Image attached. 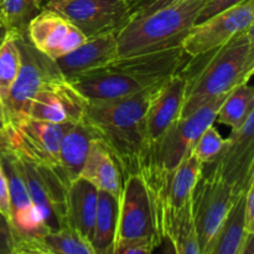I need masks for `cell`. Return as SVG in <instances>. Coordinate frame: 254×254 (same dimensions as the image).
Returning <instances> with one entry per match:
<instances>
[{"label":"cell","mask_w":254,"mask_h":254,"mask_svg":"<svg viewBox=\"0 0 254 254\" xmlns=\"http://www.w3.org/2000/svg\"><path fill=\"white\" fill-rule=\"evenodd\" d=\"M192 57L181 46L149 54L117 57L114 61L69 78L88 103L108 102L140 93L181 73Z\"/></svg>","instance_id":"cell-1"},{"label":"cell","mask_w":254,"mask_h":254,"mask_svg":"<svg viewBox=\"0 0 254 254\" xmlns=\"http://www.w3.org/2000/svg\"><path fill=\"white\" fill-rule=\"evenodd\" d=\"M161 84L113 101L87 102L83 121L108 149L123 179L140 174L145 163L148 148L144 118L156 89Z\"/></svg>","instance_id":"cell-2"},{"label":"cell","mask_w":254,"mask_h":254,"mask_svg":"<svg viewBox=\"0 0 254 254\" xmlns=\"http://www.w3.org/2000/svg\"><path fill=\"white\" fill-rule=\"evenodd\" d=\"M197 59V66L189 62L185 101L180 117H186L217 97L226 96L236 87L248 83L254 72L253 26L227 44Z\"/></svg>","instance_id":"cell-3"},{"label":"cell","mask_w":254,"mask_h":254,"mask_svg":"<svg viewBox=\"0 0 254 254\" xmlns=\"http://www.w3.org/2000/svg\"><path fill=\"white\" fill-rule=\"evenodd\" d=\"M205 0H181L129 20L117 32L118 57L149 54L179 47L195 25Z\"/></svg>","instance_id":"cell-4"},{"label":"cell","mask_w":254,"mask_h":254,"mask_svg":"<svg viewBox=\"0 0 254 254\" xmlns=\"http://www.w3.org/2000/svg\"><path fill=\"white\" fill-rule=\"evenodd\" d=\"M226 96L212 99L189 116L179 117L151 146L140 175L145 180H163L173 175L196 139L206 128L215 124L218 108Z\"/></svg>","instance_id":"cell-5"},{"label":"cell","mask_w":254,"mask_h":254,"mask_svg":"<svg viewBox=\"0 0 254 254\" xmlns=\"http://www.w3.org/2000/svg\"><path fill=\"white\" fill-rule=\"evenodd\" d=\"M20 51V69L2 103L6 122L20 114H26L32 97L50 82L62 78L56 61L40 52L26 35H12Z\"/></svg>","instance_id":"cell-6"},{"label":"cell","mask_w":254,"mask_h":254,"mask_svg":"<svg viewBox=\"0 0 254 254\" xmlns=\"http://www.w3.org/2000/svg\"><path fill=\"white\" fill-rule=\"evenodd\" d=\"M72 126L71 123H50L20 114L6 122V145L31 160L55 169L60 174V144L64 133Z\"/></svg>","instance_id":"cell-7"},{"label":"cell","mask_w":254,"mask_h":254,"mask_svg":"<svg viewBox=\"0 0 254 254\" xmlns=\"http://www.w3.org/2000/svg\"><path fill=\"white\" fill-rule=\"evenodd\" d=\"M202 175H216L242 193L254 181V111L245 123L231 131L221 153L211 163L202 164Z\"/></svg>","instance_id":"cell-8"},{"label":"cell","mask_w":254,"mask_h":254,"mask_svg":"<svg viewBox=\"0 0 254 254\" xmlns=\"http://www.w3.org/2000/svg\"><path fill=\"white\" fill-rule=\"evenodd\" d=\"M42 7L61 14L87 39L118 32L130 20L127 0H44Z\"/></svg>","instance_id":"cell-9"},{"label":"cell","mask_w":254,"mask_h":254,"mask_svg":"<svg viewBox=\"0 0 254 254\" xmlns=\"http://www.w3.org/2000/svg\"><path fill=\"white\" fill-rule=\"evenodd\" d=\"M0 164L6 176L9 189V221L14 232L16 254L20 245L47 232V228L45 227L41 213L32 202L19 158L6 144L0 146Z\"/></svg>","instance_id":"cell-10"},{"label":"cell","mask_w":254,"mask_h":254,"mask_svg":"<svg viewBox=\"0 0 254 254\" xmlns=\"http://www.w3.org/2000/svg\"><path fill=\"white\" fill-rule=\"evenodd\" d=\"M10 148V146H9ZM16 153V151H15ZM31 200L41 213L47 231L68 227L66 216L67 188L55 169L16 153Z\"/></svg>","instance_id":"cell-11"},{"label":"cell","mask_w":254,"mask_h":254,"mask_svg":"<svg viewBox=\"0 0 254 254\" xmlns=\"http://www.w3.org/2000/svg\"><path fill=\"white\" fill-rule=\"evenodd\" d=\"M131 238H151L159 245L163 242L158 230L153 200L140 174L124 178L119 195L116 242Z\"/></svg>","instance_id":"cell-12"},{"label":"cell","mask_w":254,"mask_h":254,"mask_svg":"<svg viewBox=\"0 0 254 254\" xmlns=\"http://www.w3.org/2000/svg\"><path fill=\"white\" fill-rule=\"evenodd\" d=\"M236 197L237 193L225 180L216 175H201L191 195V211L201 254L215 237Z\"/></svg>","instance_id":"cell-13"},{"label":"cell","mask_w":254,"mask_h":254,"mask_svg":"<svg viewBox=\"0 0 254 254\" xmlns=\"http://www.w3.org/2000/svg\"><path fill=\"white\" fill-rule=\"evenodd\" d=\"M254 0H246L200 24L193 25L181 47L191 57L202 56L253 26Z\"/></svg>","instance_id":"cell-14"},{"label":"cell","mask_w":254,"mask_h":254,"mask_svg":"<svg viewBox=\"0 0 254 254\" xmlns=\"http://www.w3.org/2000/svg\"><path fill=\"white\" fill-rule=\"evenodd\" d=\"M87 102L64 77L42 87L30 101L26 116L50 123L74 124L83 119Z\"/></svg>","instance_id":"cell-15"},{"label":"cell","mask_w":254,"mask_h":254,"mask_svg":"<svg viewBox=\"0 0 254 254\" xmlns=\"http://www.w3.org/2000/svg\"><path fill=\"white\" fill-rule=\"evenodd\" d=\"M30 42L40 52L57 60L83 44L87 37L71 21L54 10L42 7L27 27Z\"/></svg>","instance_id":"cell-16"},{"label":"cell","mask_w":254,"mask_h":254,"mask_svg":"<svg viewBox=\"0 0 254 254\" xmlns=\"http://www.w3.org/2000/svg\"><path fill=\"white\" fill-rule=\"evenodd\" d=\"M185 92L186 77L183 72L169 78L156 89L144 118V131L148 153L151 146L180 117L185 101Z\"/></svg>","instance_id":"cell-17"},{"label":"cell","mask_w":254,"mask_h":254,"mask_svg":"<svg viewBox=\"0 0 254 254\" xmlns=\"http://www.w3.org/2000/svg\"><path fill=\"white\" fill-rule=\"evenodd\" d=\"M118 57L117 32L89 37L73 51L55 60L60 72L66 79L91 69L98 68Z\"/></svg>","instance_id":"cell-18"},{"label":"cell","mask_w":254,"mask_h":254,"mask_svg":"<svg viewBox=\"0 0 254 254\" xmlns=\"http://www.w3.org/2000/svg\"><path fill=\"white\" fill-rule=\"evenodd\" d=\"M97 203L98 189L89 181L77 178L69 184L66 197L67 225L76 230L89 243L93 236Z\"/></svg>","instance_id":"cell-19"},{"label":"cell","mask_w":254,"mask_h":254,"mask_svg":"<svg viewBox=\"0 0 254 254\" xmlns=\"http://www.w3.org/2000/svg\"><path fill=\"white\" fill-rule=\"evenodd\" d=\"M94 139H97L96 133L83 119L64 133L59 149V171L67 186L81 175Z\"/></svg>","instance_id":"cell-20"},{"label":"cell","mask_w":254,"mask_h":254,"mask_svg":"<svg viewBox=\"0 0 254 254\" xmlns=\"http://www.w3.org/2000/svg\"><path fill=\"white\" fill-rule=\"evenodd\" d=\"M79 178L86 179L98 190L107 191L117 197L121 195L123 184L121 170L108 149L98 138L94 139L89 146Z\"/></svg>","instance_id":"cell-21"},{"label":"cell","mask_w":254,"mask_h":254,"mask_svg":"<svg viewBox=\"0 0 254 254\" xmlns=\"http://www.w3.org/2000/svg\"><path fill=\"white\" fill-rule=\"evenodd\" d=\"M201 175H202V163L196 158L195 154L190 149L180 163V165L173 173L170 181H169L163 238L169 221L189 202Z\"/></svg>","instance_id":"cell-22"},{"label":"cell","mask_w":254,"mask_h":254,"mask_svg":"<svg viewBox=\"0 0 254 254\" xmlns=\"http://www.w3.org/2000/svg\"><path fill=\"white\" fill-rule=\"evenodd\" d=\"M16 254H94V251L76 230L64 227L25 241Z\"/></svg>","instance_id":"cell-23"},{"label":"cell","mask_w":254,"mask_h":254,"mask_svg":"<svg viewBox=\"0 0 254 254\" xmlns=\"http://www.w3.org/2000/svg\"><path fill=\"white\" fill-rule=\"evenodd\" d=\"M245 192L237 195L222 225L216 232L203 254H238L241 243L245 238Z\"/></svg>","instance_id":"cell-24"},{"label":"cell","mask_w":254,"mask_h":254,"mask_svg":"<svg viewBox=\"0 0 254 254\" xmlns=\"http://www.w3.org/2000/svg\"><path fill=\"white\" fill-rule=\"evenodd\" d=\"M119 197L98 190L96 220L91 245L94 254H113L118 231Z\"/></svg>","instance_id":"cell-25"},{"label":"cell","mask_w":254,"mask_h":254,"mask_svg":"<svg viewBox=\"0 0 254 254\" xmlns=\"http://www.w3.org/2000/svg\"><path fill=\"white\" fill-rule=\"evenodd\" d=\"M164 240L170 243L171 251L176 254H201L191 211V198L169 221L164 233Z\"/></svg>","instance_id":"cell-26"},{"label":"cell","mask_w":254,"mask_h":254,"mask_svg":"<svg viewBox=\"0 0 254 254\" xmlns=\"http://www.w3.org/2000/svg\"><path fill=\"white\" fill-rule=\"evenodd\" d=\"M253 111L254 88L248 83H243L226 96L218 108L216 122L236 130L245 123L248 114Z\"/></svg>","instance_id":"cell-27"},{"label":"cell","mask_w":254,"mask_h":254,"mask_svg":"<svg viewBox=\"0 0 254 254\" xmlns=\"http://www.w3.org/2000/svg\"><path fill=\"white\" fill-rule=\"evenodd\" d=\"M41 9L40 0H0V21L10 35H26L30 21Z\"/></svg>","instance_id":"cell-28"},{"label":"cell","mask_w":254,"mask_h":254,"mask_svg":"<svg viewBox=\"0 0 254 254\" xmlns=\"http://www.w3.org/2000/svg\"><path fill=\"white\" fill-rule=\"evenodd\" d=\"M20 69V51L14 36L9 35L0 47V101L4 103Z\"/></svg>","instance_id":"cell-29"},{"label":"cell","mask_w":254,"mask_h":254,"mask_svg":"<svg viewBox=\"0 0 254 254\" xmlns=\"http://www.w3.org/2000/svg\"><path fill=\"white\" fill-rule=\"evenodd\" d=\"M225 143L226 139L221 136L220 131L212 124L196 139L191 150L201 163L208 164L221 153Z\"/></svg>","instance_id":"cell-30"},{"label":"cell","mask_w":254,"mask_h":254,"mask_svg":"<svg viewBox=\"0 0 254 254\" xmlns=\"http://www.w3.org/2000/svg\"><path fill=\"white\" fill-rule=\"evenodd\" d=\"M159 246L160 245L151 238H131L116 242L113 254H150Z\"/></svg>","instance_id":"cell-31"},{"label":"cell","mask_w":254,"mask_h":254,"mask_svg":"<svg viewBox=\"0 0 254 254\" xmlns=\"http://www.w3.org/2000/svg\"><path fill=\"white\" fill-rule=\"evenodd\" d=\"M179 1H181V0H129L128 6L130 20L145 16V15L156 11L161 7H165L168 5L175 4Z\"/></svg>","instance_id":"cell-32"},{"label":"cell","mask_w":254,"mask_h":254,"mask_svg":"<svg viewBox=\"0 0 254 254\" xmlns=\"http://www.w3.org/2000/svg\"><path fill=\"white\" fill-rule=\"evenodd\" d=\"M243 1H246V0H205L197 16H196L195 25L215 16L220 12L226 11V10L231 9V7L236 6Z\"/></svg>","instance_id":"cell-33"},{"label":"cell","mask_w":254,"mask_h":254,"mask_svg":"<svg viewBox=\"0 0 254 254\" xmlns=\"http://www.w3.org/2000/svg\"><path fill=\"white\" fill-rule=\"evenodd\" d=\"M0 254H15V237L9 220L0 212Z\"/></svg>","instance_id":"cell-34"},{"label":"cell","mask_w":254,"mask_h":254,"mask_svg":"<svg viewBox=\"0 0 254 254\" xmlns=\"http://www.w3.org/2000/svg\"><path fill=\"white\" fill-rule=\"evenodd\" d=\"M245 220L246 230L254 232V181L246 190L245 196Z\"/></svg>","instance_id":"cell-35"},{"label":"cell","mask_w":254,"mask_h":254,"mask_svg":"<svg viewBox=\"0 0 254 254\" xmlns=\"http://www.w3.org/2000/svg\"><path fill=\"white\" fill-rule=\"evenodd\" d=\"M0 212L9 220L10 216V198H9V189H7L6 176L0 164ZM10 222V221H9Z\"/></svg>","instance_id":"cell-36"},{"label":"cell","mask_w":254,"mask_h":254,"mask_svg":"<svg viewBox=\"0 0 254 254\" xmlns=\"http://www.w3.org/2000/svg\"><path fill=\"white\" fill-rule=\"evenodd\" d=\"M238 254H254V232L246 233Z\"/></svg>","instance_id":"cell-37"},{"label":"cell","mask_w":254,"mask_h":254,"mask_svg":"<svg viewBox=\"0 0 254 254\" xmlns=\"http://www.w3.org/2000/svg\"><path fill=\"white\" fill-rule=\"evenodd\" d=\"M6 117H5L4 106H2L1 101H0V146L6 144Z\"/></svg>","instance_id":"cell-38"},{"label":"cell","mask_w":254,"mask_h":254,"mask_svg":"<svg viewBox=\"0 0 254 254\" xmlns=\"http://www.w3.org/2000/svg\"><path fill=\"white\" fill-rule=\"evenodd\" d=\"M9 35V30L6 29V26H5L1 21H0V47H1V45L4 44L5 40L7 39Z\"/></svg>","instance_id":"cell-39"},{"label":"cell","mask_w":254,"mask_h":254,"mask_svg":"<svg viewBox=\"0 0 254 254\" xmlns=\"http://www.w3.org/2000/svg\"><path fill=\"white\" fill-rule=\"evenodd\" d=\"M40 1H41V2H42V4H44V0H40Z\"/></svg>","instance_id":"cell-40"},{"label":"cell","mask_w":254,"mask_h":254,"mask_svg":"<svg viewBox=\"0 0 254 254\" xmlns=\"http://www.w3.org/2000/svg\"><path fill=\"white\" fill-rule=\"evenodd\" d=\"M127 1H129V0H127Z\"/></svg>","instance_id":"cell-41"}]
</instances>
